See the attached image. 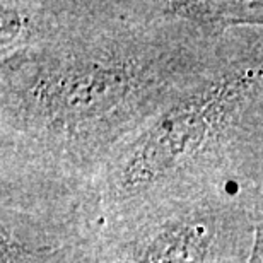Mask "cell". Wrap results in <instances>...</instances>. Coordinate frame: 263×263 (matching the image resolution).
Here are the masks:
<instances>
[{
  "instance_id": "obj_1",
  "label": "cell",
  "mask_w": 263,
  "mask_h": 263,
  "mask_svg": "<svg viewBox=\"0 0 263 263\" xmlns=\"http://www.w3.org/2000/svg\"><path fill=\"white\" fill-rule=\"evenodd\" d=\"M220 40L157 2H41L34 43L0 64V205L86 197Z\"/></svg>"
},
{
  "instance_id": "obj_2",
  "label": "cell",
  "mask_w": 263,
  "mask_h": 263,
  "mask_svg": "<svg viewBox=\"0 0 263 263\" xmlns=\"http://www.w3.org/2000/svg\"><path fill=\"white\" fill-rule=\"evenodd\" d=\"M263 188V29L228 31L203 76L111 156L86 198L99 219Z\"/></svg>"
},
{
  "instance_id": "obj_3",
  "label": "cell",
  "mask_w": 263,
  "mask_h": 263,
  "mask_svg": "<svg viewBox=\"0 0 263 263\" xmlns=\"http://www.w3.org/2000/svg\"><path fill=\"white\" fill-rule=\"evenodd\" d=\"M255 205L214 193L99 219L79 263H248Z\"/></svg>"
},
{
  "instance_id": "obj_4",
  "label": "cell",
  "mask_w": 263,
  "mask_h": 263,
  "mask_svg": "<svg viewBox=\"0 0 263 263\" xmlns=\"http://www.w3.org/2000/svg\"><path fill=\"white\" fill-rule=\"evenodd\" d=\"M98 224L86 198L0 205V263H79Z\"/></svg>"
},
{
  "instance_id": "obj_5",
  "label": "cell",
  "mask_w": 263,
  "mask_h": 263,
  "mask_svg": "<svg viewBox=\"0 0 263 263\" xmlns=\"http://www.w3.org/2000/svg\"><path fill=\"white\" fill-rule=\"evenodd\" d=\"M157 5L170 17L215 36L241 28L263 29V0H159Z\"/></svg>"
},
{
  "instance_id": "obj_6",
  "label": "cell",
  "mask_w": 263,
  "mask_h": 263,
  "mask_svg": "<svg viewBox=\"0 0 263 263\" xmlns=\"http://www.w3.org/2000/svg\"><path fill=\"white\" fill-rule=\"evenodd\" d=\"M253 222H255L253 248H251L248 263H263V188L255 205Z\"/></svg>"
}]
</instances>
